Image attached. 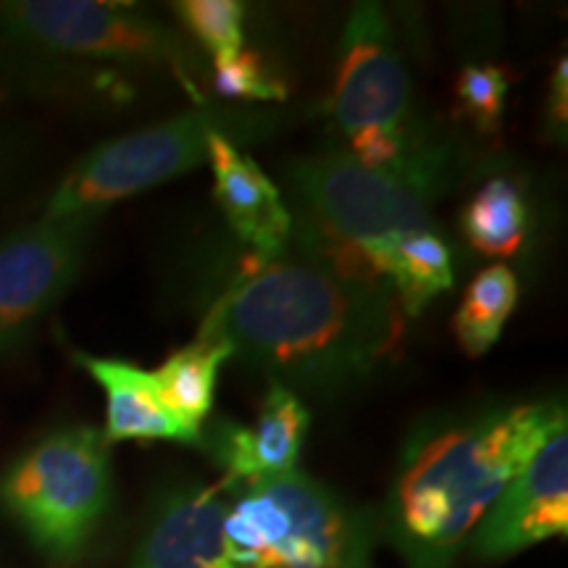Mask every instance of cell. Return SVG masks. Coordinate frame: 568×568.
Listing matches in <instances>:
<instances>
[{
  "mask_svg": "<svg viewBox=\"0 0 568 568\" xmlns=\"http://www.w3.org/2000/svg\"><path fill=\"white\" fill-rule=\"evenodd\" d=\"M403 335L406 314L385 282L347 274L305 245L297 255H245L197 332L230 343L232 358L268 385L318 397L372 382Z\"/></svg>",
  "mask_w": 568,
  "mask_h": 568,
  "instance_id": "1",
  "label": "cell"
},
{
  "mask_svg": "<svg viewBox=\"0 0 568 568\" xmlns=\"http://www.w3.org/2000/svg\"><path fill=\"white\" fill-rule=\"evenodd\" d=\"M566 426L558 400L453 410L410 432L387 500V537L408 568H453L510 479Z\"/></svg>",
  "mask_w": 568,
  "mask_h": 568,
  "instance_id": "2",
  "label": "cell"
},
{
  "mask_svg": "<svg viewBox=\"0 0 568 568\" xmlns=\"http://www.w3.org/2000/svg\"><path fill=\"white\" fill-rule=\"evenodd\" d=\"M290 187L305 216L301 243L343 272L385 282V266L408 234L435 230L432 201L439 182L355 161L347 151L290 163Z\"/></svg>",
  "mask_w": 568,
  "mask_h": 568,
  "instance_id": "3",
  "label": "cell"
},
{
  "mask_svg": "<svg viewBox=\"0 0 568 568\" xmlns=\"http://www.w3.org/2000/svg\"><path fill=\"white\" fill-rule=\"evenodd\" d=\"M332 119L355 161L445 180V153L422 138L410 109V77L379 3H355L339 40Z\"/></svg>",
  "mask_w": 568,
  "mask_h": 568,
  "instance_id": "4",
  "label": "cell"
},
{
  "mask_svg": "<svg viewBox=\"0 0 568 568\" xmlns=\"http://www.w3.org/2000/svg\"><path fill=\"white\" fill-rule=\"evenodd\" d=\"M282 126V113L224 109L201 103L193 111L105 140L63 174L48 197L45 219L103 216L109 205L172 182L209 163L211 138L266 140Z\"/></svg>",
  "mask_w": 568,
  "mask_h": 568,
  "instance_id": "5",
  "label": "cell"
},
{
  "mask_svg": "<svg viewBox=\"0 0 568 568\" xmlns=\"http://www.w3.org/2000/svg\"><path fill=\"white\" fill-rule=\"evenodd\" d=\"M232 568H372V524L301 471L234 489L224 521Z\"/></svg>",
  "mask_w": 568,
  "mask_h": 568,
  "instance_id": "6",
  "label": "cell"
},
{
  "mask_svg": "<svg viewBox=\"0 0 568 568\" xmlns=\"http://www.w3.org/2000/svg\"><path fill=\"white\" fill-rule=\"evenodd\" d=\"M111 456L95 426H61L40 437L0 477V503L53 558L84 550L109 514Z\"/></svg>",
  "mask_w": 568,
  "mask_h": 568,
  "instance_id": "7",
  "label": "cell"
},
{
  "mask_svg": "<svg viewBox=\"0 0 568 568\" xmlns=\"http://www.w3.org/2000/svg\"><path fill=\"white\" fill-rule=\"evenodd\" d=\"M0 32L34 51L116 63L132 69H163L193 95L209 103L197 80L203 59L180 32L151 13L101 0H0Z\"/></svg>",
  "mask_w": 568,
  "mask_h": 568,
  "instance_id": "8",
  "label": "cell"
},
{
  "mask_svg": "<svg viewBox=\"0 0 568 568\" xmlns=\"http://www.w3.org/2000/svg\"><path fill=\"white\" fill-rule=\"evenodd\" d=\"M101 216L45 219L0 240V358L19 351L80 280Z\"/></svg>",
  "mask_w": 568,
  "mask_h": 568,
  "instance_id": "9",
  "label": "cell"
},
{
  "mask_svg": "<svg viewBox=\"0 0 568 568\" xmlns=\"http://www.w3.org/2000/svg\"><path fill=\"white\" fill-rule=\"evenodd\" d=\"M566 531L568 432L560 426L497 495L466 548L479 560H503Z\"/></svg>",
  "mask_w": 568,
  "mask_h": 568,
  "instance_id": "10",
  "label": "cell"
},
{
  "mask_svg": "<svg viewBox=\"0 0 568 568\" xmlns=\"http://www.w3.org/2000/svg\"><path fill=\"white\" fill-rule=\"evenodd\" d=\"M311 414L297 393L280 385H268L253 426H240L230 418H219L211 429H203V447L222 466L224 481L232 487L295 471Z\"/></svg>",
  "mask_w": 568,
  "mask_h": 568,
  "instance_id": "11",
  "label": "cell"
},
{
  "mask_svg": "<svg viewBox=\"0 0 568 568\" xmlns=\"http://www.w3.org/2000/svg\"><path fill=\"white\" fill-rule=\"evenodd\" d=\"M234 489L222 479L209 487H182L163 497L130 568H232L224 521Z\"/></svg>",
  "mask_w": 568,
  "mask_h": 568,
  "instance_id": "12",
  "label": "cell"
},
{
  "mask_svg": "<svg viewBox=\"0 0 568 568\" xmlns=\"http://www.w3.org/2000/svg\"><path fill=\"white\" fill-rule=\"evenodd\" d=\"M209 163L213 172V197L237 240H243L251 253L264 258L287 251L295 216L284 205L280 187L268 180L264 169L224 134L211 138Z\"/></svg>",
  "mask_w": 568,
  "mask_h": 568,
  "instance_id": "13",
  "label": "cell"
},
{
  "mask_svg": "<svg viewBox=\"0 0 568 568\" xmlns=\"http://www.w3.org/2000/svg\"><path fill=\"white\" fill-rule=\"evenodd\" d=\"M74 358L103 387L105 443L166 439V443L203 445V432L184 424L163 403L153 372H145L122 358H98L88 353H74Z\"/></svg>",
  "mask_w": 568,
  "mask_h": 568,
  "instance_id": "14",
  "label": "cell"
},
{
  "mask_svg": "<svg viewBox=\"0 0 568 568\" xmlns=\"http://www.w3.org/2000/svg\"><path fill=\"white\" fill-rule=\"evenodd\" d=\"M232 358V347L224 339H203L180 347L155 368V385L169 408L184 424L203 432L205 418L213 410L216 382L224 361Z\"/></svg>",
  "mask_w": 568,
  "mask_h": 568,
  "instance_id": "15",
  "label": "cell"
},
{
  "mask_svg": "<svg viewBox=\"0 0 568 568\" xmlns=\"http://www.w3.org/2000/svg\"><path fill=\"white\" fill-rule=\"evenodd\" d=\"M456 268H453L450 245L437 230L408 234L385 266V284L393 290L403 314L418 316L435 297L453 290Z\"/></svg>",
  "mask_w": 568,
  "mask_h": 568,
  "instance_id": "16",
  "label": "cell"
},
{
  "mask_svg": "<svg viewBox=\"0 0 568 568\" xmlns=\"http://www.w3.org/2000/svg\"><path fill=\"white\" fill-rule=\"evenodd\" d=\"M468 243L493 258H510L529 232V205L518 182L508 176H489L464 209Z\"/></svg>",
  "mask_w": 568,
  "mask_h": 568,
  "instance_id": "17",
  "label": "cell"
},
{
  "mask_svg": "<svg viewBox=\"0 0 568 568\" xmlns=\"http://www.w3.org/2000/svg\"><path fill=\"white\" fill-rule=\"evenodd\" d=\"M516 303L518 280L506 264H493L474 276L453 318V332L466 355L479 358L495 347Z\"/></svg>",
  "mask_w": 568,
  "mask_h": 568,
  "instance_id": "18",
  "label": "cell"
},
{
  "mask_svg": "<svg viewBox=\"0 0 568 568\" xmlns=\"http://www.w3.org/2000/svg\"><path fill=\"white\" fill-rule=\"evenodd\" d=\"M174 11L211 61L243 51L245 6L237 0H182Z\"/></svg>",
  "mask_w": 568,
  "mask_h": 568,
  "instance_id": "19",
  "label": "cell"
},
{
  "mask_svg": "<svg viewBox=\"0 0 568 568\" xmlns=\"http://www.w3.org/2000/svg\"><path fill=\"white\" fill-rule=\"evenodd\" d=\"M209 80L213 90L232 101L282 103L287 101V84L268 69V63L253 51H237L226 59L211 61Z\"/></svg>",
  "mask_w": 568,
  "mask_h": 568,
  "instance_id": "20",
  "label": "cell"
},
{
  "mask_svg": "<svg viewBox=\"0 0 568 568\" xmlns=\"http://www.w3.org/2000/svg\"><path fill=\"white\" fill-rule=\"evenodd\" d=\"M510 74L497 63H466L456 80L460 111L481 134H497L506 111Z\"/></svg>",
  "mask_w": 568,
  "mask_h": 568,
  "instance_id": "21",
  "label": "cell"
},
{
  "mask_svg": "<svg viewBox=\"0 0 568 568\" xmlns=\"http://www.w3.org/2000/svg\"><path fill=\"white\" fill-rule=\"evenodd\" d=\"M545 130L564 145L568 134V59L560 55L552 67L548 101H545Z\"/></svg>",
  "mask_w": 568,
  "mask_h": 568,
  "instance_id": "22",
  "label": "cell"
}]
</instances>
